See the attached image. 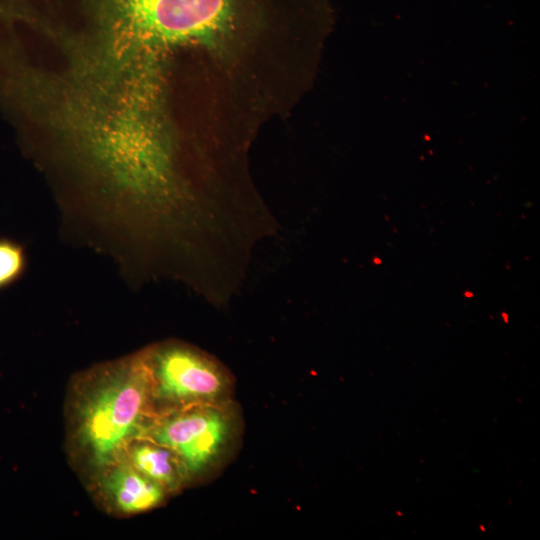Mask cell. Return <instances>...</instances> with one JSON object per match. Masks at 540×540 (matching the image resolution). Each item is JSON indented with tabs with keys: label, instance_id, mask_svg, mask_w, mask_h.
<instances>
[{
	"label": "cell",
	"instance_id": "5b68a950",
	"mask_svg": "<svg viewBox=\"0 0 540 540\" xmlns=\"http://www.w3.org/2000/svg\"><path fill=\"white\" fill-rule=\"evenodd\" d=\"M124 458L139 472L160 484L171 496L190 486L178 456L169 447L151 439H134Z\"/></svg>",
	"mask_w": 540,
	"mask_h": 540
},
{
	"label": "cell",
	"instance_id": "6da1fadb",
	"mask_svg": "<svg viewBox=\"0 0 540 540\" xmlns=\"http://www.w3.org/2000/svg\"><path fill=\"white\" fill-rule=\"evenodd\" d=\"M154 412L143 349L78 375L69 398V440L90 477L124 457Z\"/></svg>",
	"mask_w": 540,
	"mask_h": 540
},
{
	"label": "cell",
	"instance_id": "7a4b0ae2",
	"mask_svg": "<svg viewBox=\"0 0 540 540\" xmlns=\"http://www.w3.org/2000/svg\"><path fill=\"white\" fill-rule=\"evenodd\" d=\"M242 428L240 409L231 400L157 416L141 437L173 450L191 485L214 477L223 469L238 448Z\"/></svg>",
	"mask_w": 540,
	"mask_h": 540
},
{
	"label": "cell",
	"instance_id": "3957f363",
	"mask_svg": "<svg viewBox=\"0 0 540 540\" xmlns=\"http://www.w3.org/2000/svg\"><path fill=\"white\" fill-rule=\"evenodd\" d=\"M157 416L200 404L233 399L234 378L206 351L179 340H165L143 348Z\"/></svg>",
	"mask_w": 540,
	"mask_h": 540
},
{
	"label": "cell",
	"instance_id": "277c9868",
	"mask_svg": "<svg viewBox=\"0 0 540 540\" xmlns=\"http://www.w3.org/2000/svg\"><path fill=\"white\" fill-rule=\"evenodd\" d=\"M101 503L115 514L131 516L154 510L171 495L124 457L91 477Z\"/></svg>",
	"mask_w": 540,
	"mask_h": 540
},
{
	"label": "cell",
	"instance_id": "8992f818",
	"mask_svg": "<svg viewBox=\"0 0 540 540\" xmlns=\"http://www.w3.org/2000/svg\"><path fill=\"white\" fill-rule=\"evenodd\" d=\"M26 267L24 247L12 239L0 237V290L16 283L25 273Z\"/></svg>",
	"mask_w": 540,
	"mask_h": 540
}]
</instances>
